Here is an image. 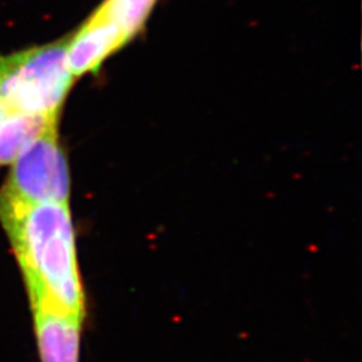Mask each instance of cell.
Masks as SVG:
<instances>
[{
  "instance_id": "cell-1",
  "label": "cell",
  "mask_w": 362,
  "mask_h": 362,
  "mask_svg": "<svg viewBox=\"0 0 362 362\" xmlns=\"http://www.w3.org/2000/svg\"><path fill=\"white\" fill-rule=\"evenodd\" d=\"M0 221L19 262L31 306L83 317L85 296L69 203L21 204L0 197Z\"/></svg>"
},
{
  "instance_id": "cell-2",
  "label": "cell",
  "mask_w": 362,
  "mask_h": 362,
  "mask_svg": "<svg viewBox=\"0 0 362 362\" xmlns=\"http://www.w3.org/2000/svg\"><path fill=\"white\" fill-rule=\"evenodd\" d=\"M67 40L0 57V109L61 117L74 85L67 64Z\"/></svg>"
},
{
  "instance_id": "cell-3",
  "label": "cell",
  "mask_w": 362,
  "mask_h": 362,
  "mask_svg": "<svg viewBox=\"0 0 362 362\" xmlns=\"http://www.w3.org/2000/svg\"><path fill=\"white\" fill-rule=\"evenodd\" d=\"M158 0H104L67 40L74 78L95 74L146 26Z\"/></svg>"
},
{
  "instance_id": "cell-4",
  "label": "cell",
  "mask_w": 362,
  "mask_h": 362,
  "mask_svg": "<svg viewBox=\"0 0 362 362\" xmlns=\"http://www.w3.org/2000/svg\"><path fill=\"white\" fill-rule=\"evenodd\" d=\"M0 197L21 203H69L70 170L58 127L47 130L11 163Z\"/></svg>"
},
{
  "instance_id": "cell-5",
  "label": "cell",
  "mask_w": 362,
  "mask_h": 362,
  "mask_svg": "<svg viewBox=\"0 0 362 362\" xmlns=\"http://www.w3.org/2000/svg\"><path fill=\"white\" fill-rule=\"evenodd\" d=\"M40 362H79L82 318L50 306H31Z\"/></svg>"
},
{
  "instance_id": "cell-6",
  "label": "cell",
  "mask_w": 362,
  "mask_h": 362,
  "mask_svg": "<svg viewBox=\"0 0 362 362\" xmlns=\"http://www.w3.org/2000/svg\"><path fill=\"white\" fill-rule=\"evenodd\" d=\"M59 127V117L8 112L0 121V167L11 165L28 144Z\"/></svg>"
},
{
  "instance_id": "cell-7",
  "label": "cell",
  "mask_w": 362,
  "mask_h": 362,
  "mask_svg": "<svg viewBox=\"0 0 362 362\" xmlns=\"http://www.w3.org/2000/svg\"><path fill=\"white\" fill-rule=\"evenodd\" d=\"M3 116H4V112L0 109V121H1V118H3Z\"/></svg>"
}]
</instances>
